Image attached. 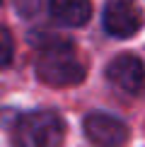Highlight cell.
Segmentation results:
<instances>
[{
	"instance_id": "4",
	"label": "cell",
	"mask_w": 145,
	"mask_h": 147,
	"mask_svg": "<svg viewBox=\"0 0 145 147\" xmlns=\"http://www.w3.org/2000/svg\"><path fill=\"white\" fill-rule=\"evenodd\" d=\"M106 77L119 92L138 96L145 92V68L133 53H121L109 63Z\"/></svg>"
},
{
	"instance_id": "1",
	"label": "cell",
	"mask_w": 145,
	"mask_h": 147,
	"mask_svg": "<svg viewBox=\"0 0 145 147\" xmlns=\"http://www.w3.org/2000/svg\"><path fill=\"white\" fill-rule=\"evenodd\" d=\"M36 75L44 84L51 87H72L85 80V63L77 58L70 41L51 36V41H41Z\"/></svg>"
},
{
	"instance_id": "3",
	"label": "cell",
	"mask_w": 145,
	"mask_h": 147,
	"mask_svg": "<svg viewBox=\"0 0 145 147\" xmlns=\"http://www.w3.org/2000/svg\"><path fill=\"white\" fill-rule=\"evenodd\" d=\"M85 135L94 147H121L128 140V128L123 121H119L111 113H102L94 111L89 116H85Z\"/></svg>"
},
{
	"instance_id": "5",
	"label": "cell",
	"mask_w": 145,
	"mask_h": 147,
	"mask_svg": "<svg viewBox=\"0 0 145 147\" xmlns=\"http://www.w3.org/2000/svg\"><path fill=\"white\" fill-rule=\"evenodd\" d=\"M143 27V12L133 0H111L104 7V29L116 39H128Z\"/></svg>"
},
{
	"instance_id": "6",
	"label": "cell",
	"mask_w": 145,
	"mask_h": 147,
	"mask_svg": "<svg viewBox=\"0 0 145 147\" xmlns=\"http://www.w3.org/2000/svg\"><path fill=\"white\" fill-rule=\"evenodd\" d=\"M48 10L53 20L65 27H82L92 15L89 0H48Z\"/></svg>"
},
{
	"instance_id": "2",
	"label": "cell",
	"mask_w": 145,
	"mask_h": 147,
	"mask_svg": "<svg viewBox=\"0 0 145 147\" xmlns=\"http://www.w3.org/2000/svg\"><path fill=\"white\" fill-rule=\"evenodd\" d=\"M65 138L63 118L56 111H29L17 118L12 128L15 147H60Z\"/></svg>"
},
{
	"instance_id": "7",
	"label": "cell",
	"mask_w": 145,
	"mask_h": 147,
	"mask_svg": "<svg viewBox=\"0 0 145 147\" xmlns=\"http://www.w3.org/2000/svg\"><path fill=\"white\" fill-rule=\"evenodd\" d=\"M12 51H15V46H12V34L5 27H0V70H5L12 63Z\"/></svg>"
}]
</instances>
